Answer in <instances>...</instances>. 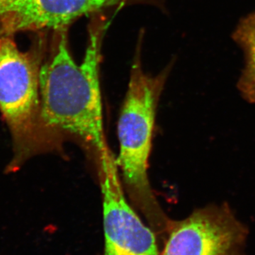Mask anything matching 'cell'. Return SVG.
Masks as SVG:
<instances>
[{
    "label": "cell",
    "mask_w": 255,
    "mask_h": 255,
    "mask_svg": "<svg viewBox=\"0 0 255 255\" xmlns=\"http://www.w3.org/2000/svg\"><path fill=\"white\" fill-rule=\"evenodd\" d=\"M107 28L102 15L92 20L85 56L78 64L68 46V29L55 32L48 59L40 68L42 122L55 138L78 137L97 155L109 148L104 128L100 68Z\"/></svg>",
    "instance_id": "1"
},
{
    "label": "cell",
    "mask_w": 255,
    "mask_h": 255,
    "mask_svg": "<svg viewBox=\"0 0 255 255\" xmlns=\"http://www.w3.org/2000/svg\"><path fill=\"white\" fill-rule=\"evenodd\" d=\"M139 44L118 122L119 152L117 161L124 184L155 233L164 234L169 219L159 207L148 178L156 110L168 70L159 75L145 73Z\"/></svg>",
    "instance_id": "2"
},
{
    "label": "cell",
    "mask_w": 255,
    "mask_h": 255,
    "mask_svg": "<svg viewBox=\"0 0 255 255\" xmlns=\"http://www.w3.org/2000/svg\"><path fill=\"white\" fill-rule=\"evenodd\" d=\"M40 68L11 38L0 37V113L9 128L13 152L6 173L58 147V140L42 122Z\"/></svg>",
    "instance_id": "3"
},
{
    "label": "cell",
    "mask_w": 255,
    "mask_h": 255,
    "mask_svg": "<svg viewBox=\"0 0 255 255\" xmlns=\"http://www.w3.org/2000/svg\"><path fill=\"white\" fill-rule=\"evenodd\" d=\"M248 234L227 204H212L170 220L160 255H246Z\"/></svg>",
    "instance_id": "4"
},
{
    "label": "cell",
    "mask_w": 255,
    "mask_h": 255,
    "mask_svg": "<svg viewBox=\"0 0 255 255\" xmlns=\"http://www.w3.org/2000/svg\"><path fill=\"white\" fill-rule=\"evenodd\" d=\"M105 246L104 255H160L155 233L128 202L110 148L98 155Z\"/></svg>",
    "instance_id": "5"
},
{
    "label": "cell",
    "mask_w": 255,
    "mask_h": 255,
    "mask_svg": "<svg viewBox=\"0 0 255 255\" xmlns=\"http://www.w3.org/2000/svg\"><path fill=\"white\" fill-rule=\"evenodd\" d=\"M127 0H7L0 8V25L7 33L59 31L82 16L123 6Z\"/></svg>",
    "instance_id": "6"
},
{
    "label": "cell",
    "mask_w": 255,
    "mask_h": 255,
    "mask_svg": "<svg viewBox=\"0 0 255 255\" xmlns=\"http://www.w3.org/2000/svg\"><path fill=\"white\" fill-rule=\"evenodd\" d=\"M233 37L246 55V68L238 82V89L245 100L255 103V14L241 21Z\"/></svg>",
    "instance_id": "7"
},
{
    "label": "cell",
    "mask_w": 255,
    "mask_h": 255,
    "mask_svg": "<svg viewBox=\"0 0 255 255\" xmlns=\"http://www.w3.org/2000/svg\"><path fill=\"white\" fill-rule=\"evenodd\" d=\"M6 1H7V0H0V8L6 2Z\"/></svg>",
    "instance_id": "8"
}]
</instances>
